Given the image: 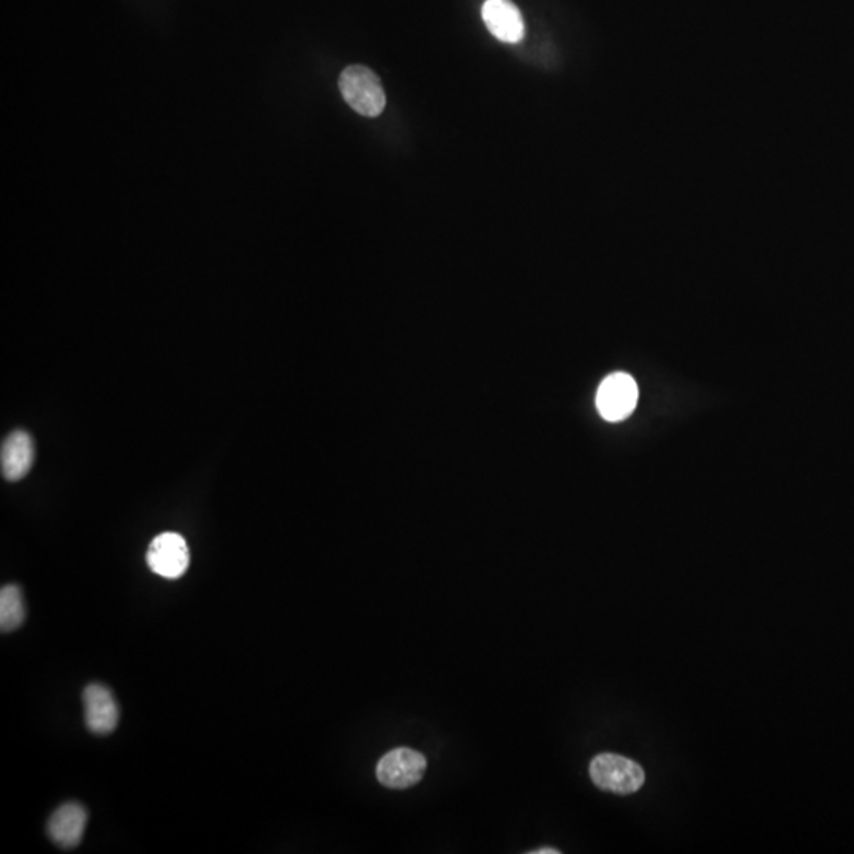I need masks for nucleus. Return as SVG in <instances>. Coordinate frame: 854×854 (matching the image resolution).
I'll list each match as a JSON object with an SVG mask.
<instances>
[{
	"label": "nucleus",
	"mask_w": 854,
	"mask_h": 854,
	"mask_svg": "<svg viewBox=\"0 0 854 854\" xmlns=\"http://www.w3.org/2000/svg\"><path fill=\"white\" fill-rule=\"evenodd\" d=\"M590 779L600 790L628 796L646 782L644 769L633 760L616 753H601L590 763Z\"/></svg>",
	"instance_id": "nucleus-1"
},
{
	"label": "nucleus",
	"mask_w": 854,
	"mask_h": 854,
	"mask_svg": "<svg viewBox=\"0 0 854 854\" xmlns=\"http://www.w3.org/2000/svg\"><path fill=\"white\" fill-rule=\"evenodd\" d=\"M339 89L350 108L366 116L377 118L385 110L386 95L380 78L363 65H352L342 72Z\"/></svg>",
	"instance_id": "nucleus-2"
},
{
	"label": "nucleus",
	"mask_w": 854,
	"mask_h": 854,
	"mask_svg": "<svg viewBox=\"0 0 854 854\" xmlns=\"http://www.w3.org/2000/svg\"><path fill=\"white\" fill-rule=\"evenodd\" d=\"M427 761L423 753L399 747L386 753L377 764V779L391 790H405L423 779Z\"/></svg>",
	"instance_id": "nucleus-3"
},
{
	"label": "nucleus",
	"mask_w": 854,
	"mask_h": 854,
	"mask_svg": "<svg viewBox=\"0 0 854 854\" xmlns=\"http://www.w3.org/2000/svg\"><path fill=\"white\" fill-rule=\"evenodd\" d=\"M146 562L155 575L167 579L181 578L189 568V546L179 533H162L152 540Z\"/></svg>",
	"instance_id": "nucleus-4"
},
{
	"label": "nucleus",
	"mask_w": 854,
	"mask_h": 854,
	"mask_svg": "<svg viewBox=\"0 0 854 854\" xmlns=\"http://www.w3.org/2000/svg\"><path fill=\"white\" fill-rule=\"evenodd\" d=\"M636 402H638V386L628 374L617 372L609 375L598 388V412L606 421L625 420L627 416L632 415Z\"/></svg>",
	"instance_id": "nucleus-5"
},
{
	"label": "nucleus",
	"mask_w": 854,
	"mask_h": 854,
	"mask_svg": "<svg viewBox=\"0 0 854 854\" xmlns=\"http://www.w3.org/2000/svg\"><path fill=\"white\" fill-rule=\"evenodd\" d=\"M84 720L94 734H110L119 722L118 701L110 688L102 684L87 685L83 693Z\"/></svg>",
	"instance_id": "nucleus-6"
},
{
	"label": "nucleus",
	"mask_w": 854,
	"mask_h": 854,
	"mask_svg": "<svg viewBox=\"0 0 854 854\" xmlns=\"http://www.w3.org/2000/svg\"><path fill=\"white\" fill-rule=\"evenodd\" d=\"M481 15L489 32L500 42L519 43L526 34L521 12L511 0H486Z\"/></svg>",
	"instance_id": "nucleus-7"
},
{
	"label": "nucleus",
	"mask_w": 854,
	"mask_h": 854,
	"mask_svg": "<svg viewBox=\"0 0 854 854\" xmlns=\"http://www.w3.org/2000/svg\"><path fill=\"white\" fill-rule=\"evenodd\" d=\"M87 812L83 805L69 802L56 810L48 821V836L62 848H76L83 840Z\"/></svg>",
	"instance_id": "nucleus-8"
},
{
	"label": "nucleus",
	"mask_w": 854,
	"mask_h": 854,
	"mask_svg": "<svg viewBox=\"0 0 854 854\" xmlns=\"http://www.w3.org/2000/svg\"><path fill=\"white\" fill-rule=\"evenodd\" d=\"M34 440L23 429L13 431L2 443L0 464L5 480L18 481L26 477L34 464Z\"/></svg>",
	"instance_id": "nucleus-9"
},
{
	"label": "nucleus",
	"mask_w": 854,
	"mask_h": 854,
	"mask_svg": "<svg viewBox=\"0 0 854 854\" xmlns=\"http://www.w3.org/2000/svg\"><path fill=\"white\" fill-rule=\"evenodd\" d=\"M26 619V605L23 592L15 584L2 587L0 592V628L10 633L23 625Z\"/></svg>",
	"instance_id": "nucleus-10"
},
{
	"label": "nucleus",
	"mask_w": 854,
	"mask_h": 854,
	"mask_svg": "<svg viewBox=\"0 0 854 854\" xmlns=\"http://www.w3.org/2000/svg\"><path fill=\"white\" fill-rule=\"evenodd\" d=\"M559 850L554 848H540V850L530 851V854H559Z\"/></svg>",
	"instance_id": "nucleus-11"
}]
</instances>
